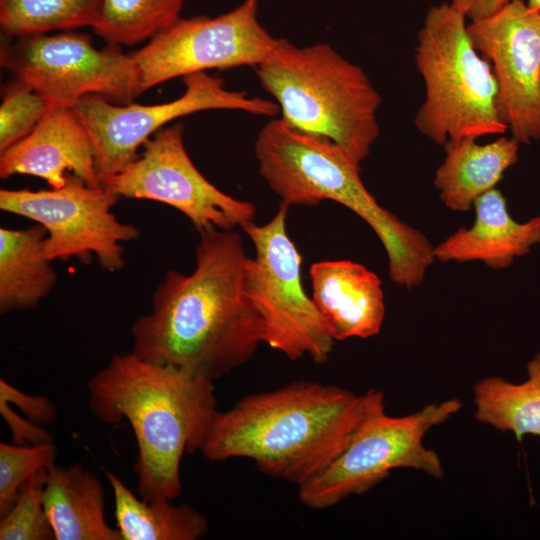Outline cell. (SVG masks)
Returning <instances> with one entry per match:
<instances>
[{
    "label": "cell",
    "mask_w": 540,
    "mask_h": 540,
    "mask_svg": "<svg viewBox=\"0 0 540 540\" xmlns=\"http://www.w3.org/2000/svg\"><path fill=\"white\" fill-rule=\"evenodd\" d=\"M198 233L194 270L166 272L151 311L132 325L131 352L214 381L253 356L263 324L245 293L241 236L216 227Z\"/></svg>",
    "instance_id": "1"
},
{
    "label": "cell",
    "mask_w": 540,
    "mask_h": 540,
    "mask_svg": "<svg viewBox=\"0 0 540 540\" xmlns=\"http://www.w3.org/2000/svg\"><path fill=\"white\" fill-rule=\"evenodd\" d=\"M382 403L383 393L374 389L357 395L293 382L218 412L201 453L211 461L251 459L262 472L299 486L328 465Z\"/></svg>",
    "instance_id": "2"
},
{
    "label": "cell",
    "mask_w": 540,
    "mask_h": 540,
    "mask_svg": "<svg viewBox=\"0 0 540 540\" xmlns=\"http://www.w3.org/2000/svg\"><path fill=\"white\" fill-rule=\"evenodd\" d=\"M89 407L107 424L126 420L138 456L137 490L146 501L182 492L184 453L202 450L218 413L213 380L132 352L114 355L88 382Z\"/></svg>",
    "instance_id": "3"
},
{
    "label": "cell",
    "mask_w": 540,
    "mask_h": 540,
    "mask_svg": "<svg viewBox=\"0 0 540 540\" xmlns=\"http://www.w3.org/2000/svg\"><path fill=\"white\" fill-rule=\"evenodd\" d=\"M254 151L261 177L282 202L315 206L331 200L345 206L378 236L393 283L407 289L422 284L435 261L434 246L377 202L362 181L360 163L341 147L276 116L260 130Z\"/></svg>",
    "instance_id": "4"
},
{
    "label": "cell",
    "mask_w": 540,
    "mask_h": 540,
    "mask_svg": "<svg viewBox=\"0 0 540 540\" xmlns=\"http://www.w3.org/2000/svg\"><path fill=\"white\" fill-rule=\"evenodd\" d=\"M253 68L288 125L330 140L358 163L368 157L382 98L360 66L327 43L298 47L279 38Z\"/></svg>",
    "instance_id": "5"
},
{
    "label": "cell",
    "mask_w": 540,
    "mask_h": 540,
    "mask_svg": "<svg viewBox=\"0 0 540 540\" xmlns=\"http://www.w3.org/2000/svg\"><path fill=\"white\" fill-rule=\"evenodd\" d=\"M466 17L450 3L432 6L417 35L415 64L425 85L416 129L437 144L504 134L497 82L473 46Z\"/></svg>",
    "instance_id": "6"
},
{
    "label": "cell",
    "mask_w": 540,
    "mask_h": 540,
    "mask_svg": "<svg viewBox=\"0 0 540 540\" xmlns=\"http://www.w3.org/2000/svg\"><path fill=\"white\" fill-rule=\"evenodd\" d=\"M289 205L281 202L267 223L242 228L254 244L244 269L245 293L263 324V343L291 360L325 362L335 344L314 301L304 290L302 255L287 232Z\"/></svg>",
    "instance_id": "7"
},
{
    "label": "cell",
    "mask_w": 540,
    "mask_h": 540,
    "mask_svg": "<svg viewBox=\"0 0 540 540\" xmlns=\"http://www.w3.org/2000/svg\"><path fill=\"white\" fill-rule=\"evenodd\" d=\"M462 407L458 398L431 403L404 416H390L384 403L366 418L348 445L321 471L298 486L303 504L322 509L362 494L397 468H410L440 479L439 455L423 444L425 434Z\"/></svg>",
    "instance_id": "8"
},
{
    "label": "cell",
    "mask_w": 540,
    "mask_h": 540,
    "mask_svg": "<svg viewBox=\"0 0 540 540\" xmlns=\"http://www.w3.org/2000/svg\"><path fill=\"white\" fill-rule=\"evenodd\" d=\"M0 62L51 105L72 107L91 94L130 104L142 93L131 53L125 54L112 44L97 49L83 33L6 38Z\"/></svg>",
    "instance_id": "9"
},
{
    "label": "cell",
    "mask_w": 540,
    "mask_h": 540,
    "mask_svg": "<svg viewBox=\"0 0 540 540\" xmlns=\"http://www.w3.org/2000/svg\"><path fill=\"white\" fill-rule=\"evenodd\" d=\"M183 82L184 93L166 103L117 105L101 95L91 94L72 106L93 141L100 184L125 169L137 158L140 146L177 118L212 109L240 110L269 117L280 113L276 102L228 90L223 79L206 72L186 75Z\"/></svg>",
    "instance_id": "10"
},
{
    "label": "cell",
    "mask_w": 540,
    "mask_h": 540,
    "mask_svg": "<svg viewBox=\"0 0 540 540\" xmlns=\"http://www.w3.org/2000/svg\"><path fill=\"white\" fill-rule=\"evenodd\" d=\"M118 199L103 186L68 173L59 188L1 189L0 209L45 228V252L51 261L74 257L88 264L95 256L104 270L115 272L125 265L122 243L139 237L135 226L113 214Z\"/></svg>",
    "instance_id": "11"
},
{
    "label": "cell",
    "mask_w": 540,
    "mask_h": 540,
    "mask_svg": "<svg viewBox=\"0 0 540 540\" xmlns=\"http://www.w3.org/2000/svg\"><path fill=\"white\" fill-rule=\"evenodd\" d=\"M259 0H244L216 17L181 16L132 52L142 93L176 77L229 69L255 67L275 49L273 37L258 19Z\"/></svg>",
    "instance_id": "12"
},
{
    "label": "cell",
    "mask_w": 540,
    "mask_h": 540,
    "mask_svg": "<svg viewBox=\"0 0 540 540\" xmlns=\"http://www.w3.org/2000/svg\"><path fill=\"white\" fill-rule=\"evenodd\" d=\"M183 131L181 123L157 131L133 162L101 186L119 198L167 204L184 214L198 232L212 227L242 229L253 222V203L224 193L197 169L185 149Z\"/></svg>",
    "instance_id": "13"
},
{
    "label": "cell",
    "mask_w": 540,
    "mask_h": 540,
    "mask_svg": "<svg viewBox=\"0 0 540 540\" xmlns=\"http://www.w3.org/2000/svg\"><path fill=\"white\" fill-rule=\"evenodd\" d=\"M473 46L490 63L501 121L520 144L540 140V14L510 0L467 25Z\"/></svg>",
    "instance_id": "14"
},
{
    "label": "cell",
    "mask_w": 540,
    "mask_h": 540,
    "mask_svg": "<svg viewBox=\"0 0 540 540\" xmlns=\"http://www.w3.org/2000/svg\"><path fill=\"white\" fill-rule=\"evenodd\" d=\"M68 173L99 186L91 136L70 106L51 105L37 126L22 140L0 153V177L31 175L51 188L62 187Z\"/></svg>",
    "instance_id": "15"
},
{
    "label": "cell",
    "mask_w": 540,
    "mask_h": 540,
    "mask_svg": "<svg viewBox=\"0 0 540 540\" xmlns=\"http://www.w3.org/2000/svg\"><path fill=\"white\" fill-rule=\"evenodd\" d=\"M312 299L335 341L369 338L379 333L385 304L374 272L350 260L311 265Z\"/></svg>",
    "instance_id": "16"
},
{
    "label": "cell",
    "mask_w": 540,
    "mask_h": 540,
    "mask_svg": "<svg viewBox=\"0 0 540 540\" xmlns=\"http://www.w3.org/2000/svg\"><path fill=\"white\" fill-rule=\"evenodd\" d=\"M473 207V225L459 228L434 246L435 260L481 261L491 269L500 270L540 243V217L517 222L508 212L505 197L496 188L479 197Z\"/></svg>",
    "instance_id": "17"
},
{
    "label": "cell",
    "mask_w": 540,
    "mask_h": 540,
    "mask_svg": "<svg viewBox=\"0 0 540 540\" xmlns=\"http://www.w3.org/2000/svg\"><path fill=\"white\" fill-rule=\"evenodd\" d=\"M43 505L56 540H122L105 519L102 482L79 463L47 468Z\"/></svg>",
    "instance_id": "18"
},
{
    "label": "cell",
    "mask_w": 540,
    "mask_h": 540,
    "mask_svg": "<svg viewBox=\"0 0 540 540\" xmlns=\"http://www.w3.org/2000/svg\"><path fill=\"white\" fill-rule=\"evenodd\" d=\"M519 147L513 137H500L487 144H478L473 138L446 142L445 158L434 177L440 200L453 211L470 210L517 162Z\"/></svg>",
    "instance_id": "19"
},
{
    "label": "cell",
    "mask_w": 540,
    "mask_h": 540,
    "mask_svg": "<svg viewBox=\"0 0 540 540\" xmlns=\"http://www.w3.org/2000/svg\"><path fill=\"white\" fill-rule=\"evenodd\" d=\"M47 231L36 223L0 228V312L38 306L53 290L57 274L45 252Z\"/></svg>",
    "instance_id": "20"
},
{
    "label": "cell",
    "mask_w": 540,
    "mask_h": 540,
    "mask_svg": "<svg viewBox=\"0 0 540 540\" xmlns=\"http://www.w3.org/2000/svg\"><path fill=\"white\" fill-rule=\"evenodd\" d=\"M105 475L113 491L116 527L122 540H197L208 532L206 517L191 505L139 499L117 475L110 471Z\"/></svg>",
    "instance_id": "21"
},
{
    "label": "cell",
    "mask_w": 540,
    "mask_h": 540,
    "mask_svg": "<svg viewBox=\"0 0 540 540\" xmlns=\"http://www.w3.org/2000/svg\"><path fill=\"white\" fill-rule=\"evenodd\" d=\"M528 378L511 383L498 376L485 377L473 387L475 419L518 441L526 434L540 436V353L527 364Z\"/></svg>",
    "instance_id": "22"
},
{
    "label": "cell",
    "mask_w": 540,
    "mask_h": 540,
    "mask_svg": "<svg viewBox=\"0 0 540 540\" xmlns=\"http://www.w3.org/2000/svg\"><path fill=\"white\" fill-rule=\"evenodd\" d=\"M100 9L101 0H0V27L10 39L93 28Z\"/></svg>",
    "instance_id": "23"
},
{
    "label": "cell",
    "mask_w": 540,
    "mask_h": 540,
    "mask_svg": "<svg viewBox=\"0 0 540 540\" xmlns=\"http://www.w3.org/2000/svg\"><path fill=\"white\" fill-rule=\"evenodd\" d=\"M186 0H101L93 31L108 44L134 45L151 39L180 17Z\"/></svg>",
    "instance_id": "24"
},
{
    "label": "cell",
    "mask_w": 540,
    "mask_h": 540,
    "mask_svg": "<svg viewBox=\"0 0 540 540\" xmlns=\"http://www.w3.org/2000/svg\"><path fill=\"white\" fill-rule=\"evenodd\" d=\"M47 468L34 473L20 488L17 498L1 516L0 540L55 539L43 505Z\"/></svg>",
    "instance_id": "25"
},
{
    "label": "cell",
    "mask_w": 540,
    "mask_h": 540,
    "mask_svg": "<svg viewBox=\"0 0 540 540\" xmlns=\"http://www.w3.org/2000/svg\"><path fill=\"white\" fill-rule=\"evenodd\" d=\"M1 95L0 153L25 138L51 107L43 95L17 78L2 88Z\"/></svg>",
    "instance_id": "26"
},
{
    "label": "cell",
    "mask_w": 540,
    "mask_h": 540,
    "mask_svg": "<svg viewBox=\"0 0 540 540\" xmlns=\"http://www.w3.org/2000/svg\"><path fill=\"white\" fill-rule=\"evenodd\" d=\"M56 455L53 442L37 445L0 443V516L11 508L26 480L38 470L54 464Z\"/></svg>",
    "instance_id": "27"
},
{
    "label": "cell",
    "mask_w": 540,
    "mask_h": 540,
    "mask_svg": "<svg viewBox=\"0 0 540 540\" xmlns=\"http://www.w3.org/2000/svg\"><path fill=\"white\" fill-rule=\"evenodd\" d=\"M0 400L17 406L26 418L41 426L56 417L55 406L48 398L25 394L3 379L0 380Z\"/></svg>",
    "instance_id": "28"
},
{
    "label": "cell",
    "mask_w": 540,
    "mask_h": 540,
    "mask_svg": "<svg viewBox=\"0 0 540 540\" xmlns=\"http://www.w3.org/2000/svg\"><path fill=\"white\" fill-rule=\"evenodd\" d=\"M0 413L6 421L12 435V443L17 445H37L53 442L52 435L41 425L24 419L11 406L0 400Z\"/></svg>",
    "instance_id": "29"
},
{
    "label": "cell",
    "mask_w": 540,
    "mask_h": 540,
    "mask_svg": "<svg viewBox=\"0 0 540 540\" xmlns=\"http://www.w3.org/2000/svg\"><path fill=\"white\" fill-rule=\"evenodd\" d=\"M510 0H451L450 4L465 15L471 22L486 18Z\"/></svg>",
    "instance_id": "30"
},
{
    "label": "cell",
    "mask_w": 540,
    "mask_h": 540,
    "mask_svg": "<svg viewBox=\"0 0 540 540\" xmlns=\"http://www.w3.org/2000/svg\"><path fill=\"white\" fill-rule=\"evenodd\" d=\"M526 4L540 14V0H525Z\"/></svg>",
    "instance_id": "31"
}]
</instances>
